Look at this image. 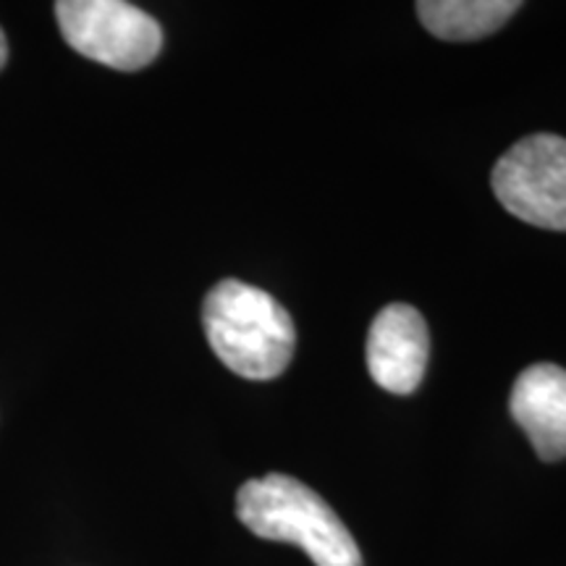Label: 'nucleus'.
I'll use <instances>...</instances> for the list:
<instances>
[{
  "instance_id": "1",
  "label": "nucleus",
  "mask_w": 566,
  "mask_h": 566,
  "mask_svg": "<svg viewBox=\"0 0 566 566\" xmlns=\"http://www.w3.org/2000/svg\"><path fill=\"white\" fill-rule=\"evenodd\" d=\"M205 336L216 357L247 380H271L294 357L292 315L263 289L226 279L210 289L202 304Z\"/></svg>"
},
{
  "instance_id": "2",
  "label": "nucleus",
  "mask_w": 566,
  "mask_h": 566,
  "mask_svg": "<svg viewBox=\"0 0 566 566\" xmlns=\"http://www.w3.org/2000/svg\"><path fill=\"white\" fill-rule=\"evenodd\" d=\"M237 516L263 541L300 546L315 566H363L342 516L313 488L289 475L247 480L237 493Z\"/></svg>"
},
{
  "instance_id": "3",
  "label": "nucleus",
  "mask_w": 566,
  "mask_h": 566,
  "mask_svg": "<svg viewBox=\"0 0 566 566\" xmlns=\"http://www.w3.org/2000/svg\"><path fill=\"white\" fill-rule=\"evenodd\" d=\"M55 17L63 40L103 66L139 71L150 66L163 48L158 21L124 0H61Z\"/></svg>"
},
{
  "instance_id": "4",
  "label": "nucleus",
  "mask_w": 566,
  "mask_h": 566,
  "mask_svg": "<svg viewBox=\"0 0 566 566\" xmlns=\"http://www.w3.org/2000/svg\"><path fill=\"white\" fill-rule=\"evenodd\" d=\"M491 187L520 221L566 231V139L558 134L520 139L495 163Z\"/></svg>"
},
{
  "instance_id": "5",
  "label": "nucleus",
  "mask_w": 566,
  "mask_h": 566,
  "mask_svg": "<svg viewBox=\"0 0 566 566\" xmlns=\"http://www.w3.org/2000/svg\"><path fill=\"white\" fill-rule=\"evenodd\" d=\"M428 354V325L412 304H388L375 315L365 357L367 370L380 388L391 394H412L424 378Z\"/></svg>"
},
{
  "instance_id": "6",
  "label": "nucleus",
  "mask_w": 566,
  "mask_h": 566,
  "mask_svg": "<svg viewBox=\"0 0 566 566\" xmlns=\"http://www.w3.org/2000/svg\"><path fill=\"white\" fill-rule=\"evenodd\" d=\"M509 412L525 430L543 462L566 459V370L558 365H530L514 380Z\"/></svg>"
},
{
  "instance_id": "7",
  "label": "nucleus",
  "mask_w": 566,
  "mask_h": 566,
  "mask_svg": "<svg viewBox=\"0 0 566 566\" xmlns=\"http://www.w3.org/2000/svg\"><path fill=\"white\" fill-rule=\"evenodd\" d=\"M520 9L516 0H422L417 17L438 40L470 42L499 32Z\"/></svg>"
},
{
  "instance_id": "8",
  "label": "nucleus",
  "mask_w": 566,
  "mask_h": 566,
  "mask_svg": "<svg viewBox=\"0 0 566 566\" xmlns=\"http://www.w3.org/2000/svg\"><path fill=\"white\" fill-rule=\"evenodd\" d=\"M6 61H9V42H6V34L0 30V69L6 66Z\"/></svg>"
}]
</instances>
